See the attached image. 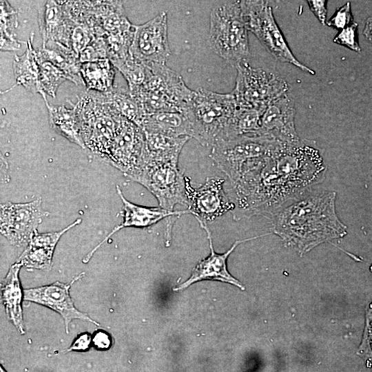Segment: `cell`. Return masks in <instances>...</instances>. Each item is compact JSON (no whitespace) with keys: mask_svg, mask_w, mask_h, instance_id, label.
<instances>
[{"mask_svg":"<svg viewBox=\"0 0 372 372\" xmlns=\"http://www.w3.org/2000/svg\"><path fill=\"white\" fill-rule=\"evenodd\" d=\"M282 143L232 185L234 219L254 216L269 219L323 181L322 166L310 147Z\"/></svg>","mask_w":372,"mask_h":372,"instance_id":"obj_1","label":"cell"},{"mask_svg":"<svg viewBox=\"0 0 372 372\" xmlns=\"http://www.w3.org/2000/svg\"><path fill=\"white\" fill-rule=\"evenodd\" d=\"M336 192L311 189L289 203L269 219L271 229L303 254L316 246L347 234L335 209Z\"/></svg>","mask_w":372,"mask_h":372,"instance_id":"obj_2","label":"cell"},{"mask_svg":"<svg viewBox=\"0 0 372 372\" xmlns=\"http://www.w3.org/2000/svg\"><path fill=\"white\" fill-rule=\"evenodd\" d=\"M238 107L233 94H220L202 87L194 90L185 113L191 121L194 137L201 145L212 147L236 137L234 122Z\"/></svg>","mask_w":372,"mask_h":372,"instance_id":"obj_3","label":"cell"},{"mask_svg":"<svg viewBox=\"0 0 372 372\" xmlns=\"http://www.w3.org/2000/svg\"><path fill=\"white\" fill-rule=\"evenodd\" d=\"M248 29L240 1H225L214 5L210 13L208 41L212 50L235 65L250 54Z\"/></svg>","mask_w":372,"mask_h":372,"instance_id":"obj_4","label":"cell"},{"mask_svg":"<svg viewBox=\"0 0 372 372\" xmlns=\"http://www.w3.org/2000/svg\"><path fill=\"white\" fill-rule=\"evenodd\" d=\"M151 74L143 87L133 95L143 105L146 113L184 112L194 94L177 72L166 64H149Z\"/></svg>","mask_w":372,"mask_h":372,"instance_id":"obj_5","label":"cell"},{"mask_svg":"<svg viewBox=\"0 0 372 372\" xmlns=\"http://www.w3.org/2000/svg\"><path fill=\"white\" fill-rule=\"evenodd\" d=\"M282 143L267 135H242L216 143L209 156L233 185L253 161L271 154Z\"/></svg>","mask_w":372,"mask_h":372,"instance_id":"obj_6","label":"cell"},{"mask_svg":"<svg viewBox=\"0 0 372 372\" xmlns=\"http://www.w3.org/2000/svg\"><path fill=\"white\" fill-rule=\"evenodd\" d=\"M77 98L76 106L85 146L105 160L124 117L96 101L89 92Z\"/></svg>","mask_w":372,"mask_h":372,"instance_id":"obj_7","label":"cell"},{"mask_svg":"<svg viewBox=\"0 0 372 372\" xmlns=\"http://www.w3.org/2000/svg\"><path fill=\"white\" fill-rule=\"evenodd\" d=\"M240 5L248 30L277 60L291 64L311 75L316 74L293 55L267 1H240Z\"/></svg>","mask_w":372,"mask_h":372,"instance_id":"obj_8","label":"cell"},{"mask_svg":"<svg viewBox=\"0 0 372 372\" xmlns=\"http://www.w3.org/2000/svg\"><path fill=\"white\" fill-rule=\"evenodd\" d=\"M129 178L147 189L165 209L173 211L176 205H188V178L178 163L146 162Z\"/></svg>","mask_w":372,"mask_h":372,"instance_id":"obj_9","label":"cell"},{"mask_svg":"<svg viewBox=\"0 0 372 372\" xmlns=\"http://www.w3.org/2000/svg\"><path fill=\"white\" fill-rule=\"evenodd\" d=\"M236 85L231 93L238 105L265 110L273 101L286 94L287 82L261 68L251 67L247 61L235 65Z\"/></svg>","mask_w":372,"mask_h":372,"instance_id":"obj_10","label":"cell"},{"mask_svg":"<svg viewBox=\"0 0 372 372\" xmlns=\"http://www.w3.org/2000/svg\"><path fill=\"white\" fill-rule=\"evenodd\" d=\"M42 200L39 198L25 203L8 202L1 205V233L11 244L24 246L29 244L37 232V227L43 218L49 213L41 206Z\"/></svg>","mask_w":372,"mask_h":372,"instance_id":"obj_11","label":"cell"},{"mask_svg":"<svg viewBox=\"0 0 372 372\" xmlns=\"http://www.w3.org/2000/svg\"><path fill=\"white\" fill-rule=\"evenodd\" d=\"M134 30L130 54L147 64H165L171 54L167 13L161 12Z\"/></svg>","mask_w":372,"mask_h":372,"instance_id":"obj_12","label":"cell"},{"mask_svg":"<svg viewBox=\"0 0 372 372\" xmlns=\"http://www.w3.org/2000/svg\"><path fill=\"white\" fill-rule=\"evenodd\" d=\"M225 179L219 176L206 178L205 183L197 187L190 185L187 179L186 194L187 209L198 223L207 224L228 211L235 209V205L224 190Z\"/></svg>","mask_w":372,"mask_h":372,"instance_id":"obj_13","label":"cell"},{"mask_svg":"<svg viewBox=\"0 0 372 372\" xmlns=\"http://www.w3.org/2000/svg\"><path fill=\"white\" fill-rule=\"evenodd\" d=\"M144 148L143 130L124 118L105 161L129 177L140 167Z\"/></svg>","mask_w":372,"mask_h":372,"instance_id":"obj_14","label":"cell"},{"mask_svg":"<svg viewBox=\"0 0 372 372\" xmlns=\"http://www.w3.org/2000/svg\"><path fill=\"white\" fill-rule=\"evenodd\" d=\"M116 192L123 204V222L115 227L103 241L84 257L83 262H88L95 251L112 235L125 227H148L163 219H166L165 238L169 242L171 240L172 230L176 220L183 214H189L188 209L172 211L161 207H149L138 205L127 200L118 185H116Z\"/></svg>","mask_w":372,"mask_h":372,"instance_id":"obj_15","label":"cell"},{"mask_svg":"<svg viewBox=\"0 0 372 372\" xmlns=\"http://www.w3.org/2000/svg\"><path fill=\"white\" fill-rule=\"evenodd\" d=\"M296 107L287 92L271 103L260 118V134L270 136L289 144L300 141L295 127Z\"/></svg>","mask_w":372,"mask_h":372,"instance_id":"obj_16","label":"cell"},{"mask_svg":"<svg viewBox=\"0 0 372 372\" xmlns=\"http://www.w3.org/2000/svg\"><path fill=\"white\" fill-rule=\"evenodd\" d=\"M198 223L200 227L203 229L207 234L209 240L210 254L206 258L200 260L193 269L191 276L185 282L179 285L176 288H174V290L181 291L187 288L194 282L205 280L225 282L234 285L241 289H245L242 285L228 271L227 266L228 256L240 243L268 235L270 233L245 240H237L228 251L220 254L216 253L214 249L211 232L207 227V224L203 223Z\"/></svg>","mask_w":372,"mask_h":372,"instance_id":"obj_17","label":"cell"},{"mask_svg":"<svg viewBox=\"0 0 372 372\" xmlns=\"http://www.w3.org/2000/svg\"><path fill=\"white\" fill-rule=\"evenodd\" d=\"M38 19L43 40L42 48L48 44H56L71 50L72 20L67 1H45L39 9Z\"/></svg>","mask_w":372,"mask_h":372,"instance_id":"obj_18","label":"cell"},{"mask_svg":"<svg viewBox=\"0 0 372 372\" xmlns=\"http://www.w3.org/2000/svg\"><path fill=\"white\" fill-rule=\"evenodd\" d=\"M70 284L56 282L50 285L25 289L24 300L48 307L58 312L64 319L65 331L73 319H80L99 325L86 313L79 311L70 296Z\"/></svg>","mask_w":372,"mask_h":372,"instance_id":"obj_19","label":"cell"},{"mask_svg":"<svg viewBox=\"0 0 372 372\" xmlns=\"http://www.w3.org/2000/svg\"><path fill=\"white\" fill-rule=\"evenodd\" d=\"M96 24L106 37L134 32V25L128 20L121 1H87Z\"/></svg>","mask_w":372,"mask_h":372,"instance_id":"obj_20","label":"cell"},{"mask_svg":"<svg viewBox=\"0 0 372 372\" xmlns=\"http://www.w3.org/2000/svg\"><path fill=\"white\" fill-rule=\"evenodd\" d=\"M90 93L96 101L142 128L147 114L141 103L130 93L129 90L114 87L107 92Z\"/></svg>","mask_w":372,"mask_h":372,"instance_id":"obj_21","label":"cell"},{"mask_svg":"<svg viewBox=\"0 0 372 372\" xmlns=\"http://www.w3.org/2000/svg\"><path fill=\"white\" fill-rule=\"evenodd\" d=\"M143 132L145 148L141 166L146 162L178 163L183 146L191 138L188 136L172 137L160 133Z\"/></svg>","mask_w":372,"mask_h":372,"instance_id":"obj_22","label":"cell"},{"mask_svg":"<svg viewBox=\"0 0 372 372\" xmlns=\"http://www.w3.org/2000/svg\"><path fill=\"white\" fill-rule=\"evenodd\" d=\"M144 132L160 133L172 137H194L190 120L180 112H161L147 114L142 128Z\"/></svg>","mask_w":372,"mask_h":372,"instance_id":"obj_23","label":"cell"},{"mask_svg":"<svg viewBox=\"0 0 372 372\" xmlns=\"http://www.w3.org/2000/svg\"><path fill=\"white\" fill-rule=\"evenodd\" d=\"M33 35V32L31 33L27 41L25 52L20 56L14 55L13 71L15 83L6 92L12 90L17 85H22L28 91L33 94L39 93V77L40 63L39 61L37 52L32 46Z\"/></svg>","mask_w":372,"mask_h":372,"instance_id":"obj_24","label":"cell"},{"mask_svg":"<svg viewBox=\"0 0 372 372\" xmlns=\"http://www.w3.org/2000/svg\"><path fill=\"white\" fill-rule=\"evenodd\" d=\"M42 97L48 110L49 121L52 128L69 141L82 148H85L81 135L80 122L76 104L74 105L70 101L72 107L68 108L65 105L49 104L45 94Z\"/></svg>","mask_w":372,"mask_h":372,"instance_id":"obj_25","label":"cell"},{"mask_svg":"<svg viewBox=\"0 0 372 372\" xmlns=\"http://www.w3.org/2000/svg\"><path fill=\"white\" fill-rule=\"evenodd\" d=\"M23 265L19 262L12 265L1 282V300L9 320L21 333H24L21 309L22 291L19 272Z\"/></svg>","mask_w":372,"mask_h":372,"instance_id":"obj_26","label":"cell"},{"mask_svg":"<svg viewBox=\"0 0 372 372\" xmlns=\"http://www.w3.org/2000/svg\"><path fill=\"white\" fill-rule=\"evenodd\" d=\"M114 66L108 58L81 63L80 74L87 92H107L113 87Z\"/></svg>","mask_w":372,"mask_h":372,"instance_id":"obj_27","label":"cell"},{"mask_svg":"<svg viewBox=\"0 0 372 372\" xmlns=\"http://www.w3.org/2000/svg\"><path fill=\"white\" fill-rule=\"evenodd\" d=\"M52 47L42 48L37 51L39 61H48L72 76L76 84L83 83L80 74V64L74 52L68 48L56 44H48ZM46 45V46H47ZM45 46V47H46Z\"/></svg>","mask_w":372,"mask_h":372,"instance_id":"obj_28","label":"cell"},{"mask_svg":"<svg viewBox=\"0 0 372 372\" xmlns=\"http://www.w3.org/2000/svg\"><path fill=\"white\" fill-rule=\"evenodd\" d=\"M111 62L125 79L128 90L132 95L139 92L151 74L149 64L135 59L130 54L125 58Z\"/></svg>","mask_w":372,"mask_h":372,"instance_id":"obj_29","label":"cell"},{"mask_svg":"<svg viewBox=\"0 0 372 372\" xmlns=\"http://www.w3.org/2000/svg\"><path fill=\"white\" fill-rule=\"evenodd\" d=\"M0 46L1 51H14L20 48L19 41L12 31L18 26L17 12L6 1H1Z\"/></svg>","mask_w":372,"mask_h":372,"instance_id":"obj_30","label":"cell"},{"mask_svg":"<svg viewBox=\"0 0 372 372\" xmlns=\"http://www.w3.org/2000/svg\"><path fill=\"white\" fill-rule=\"evenodd\" d=\"M65 81L76 82L74 79L48 61L40 62L39 94L55 97L59 85Z\"/></svg>","mask_w":372,"mask_h":372,"instance_id":"obj_31","label":"cell"},{"mask_svg":"<svg viewBox=\"0 0 372 372\" xmlns=\"http://www.w3.org/2000/svg\"><path fill=\"white\" fill-rule=\"evenodd\" d=\"M54 249L29 244L17 262L28 268L49 269L52 265Z\"/></svg>","mask_w":372,"mask_h":372,"instance_id":"obj_32","label":"cell"},{"mask_svg":"<svg viewBox=\"0 0 372 372\" xmlns=\"http://www.w3.org/2000/svg\"><path fill=\"white\" fill-rule=\"evenodd\" d=\"M358 24L353 21L351 24L340 30L333 38V42L347 47L356 52H361L358 41Z\"/></svg>","mask_w":372,"mask_h":372,"instance_id":"obj_33","label":"cell"},{"mask_svg":"<svg viewBox=\"0 0 372 372\" xmlns=\"http://www.w3.org/2000/svg\"><path fill=\"white\" fill-rule=\"evenodd\" d=\"M350 2L338 8L333 16L327 21L326 25L334 29L341 30L353 22Z\"/></svg>","mask_w":372,"mask_h":372,"instance_id":"obj_34","label":"cell"},{"mask_svg":"<svg viewBox=\"0 0 372 372\" xmlns=\"http://www.w3.org/2000/svg\"><path fill=\"white\" fill-rule=\"evenodd\" d=\"M327 0L307 1L309 9L323 25L327 23Z\"/></svg>","mask_w":372,"mask_h":372,"instance_id":"obj_35","label":"cell"},{"mask_svg":"<svg viewBox=\"0 0 372 372\" xmlns=\"http://www.w3.org/2000/svg\"><path fill=\"white\" fill-rule=\"evenodd\" d=\"M93 342L99 349L103 350L109 349L112 343L110 335L101 331L94 335Z\"/></svg>","mask_w":372,"mask_h":372,"instance_id":"obj_36","label":"cell"},{"mask_svg":"<svg viewBox=\"0 0 372 372\" xmlns=\"http://www.w3.org/2000/svg\"><path fill=\"white\" fill-rule=\"evenodd\" d=\"M90 342V335L87 333H83L76 339L68 351L86 350L89 347Z\"/></svg>","mask_w":372,"mask_h":372,"instance_id":"obj_37","label":"cell"},{"mask_svg":"<svg viewBox=\"0 0 372 372\" xmlns=\"http://www.w3.org/2000/svg\"><path fill=\"white\" fill-rule=\"evenodd\" d=\"M370 319V322L368 324L366 342L364 343L363 354L364 353L367 359L372 362V317Z\"/></svg>","mask_w":372,"mask_h":372,"instance_id":"obj_38","label":"cell"},{"mask_svg":"<svg viewBox=\"0 0 372 372\" xmlns=\"http://www.w3.org/2000/svg\"><path fill=\"white\" fill-rule=\"evenodd\" d=\"M363 34L367 40L372 44V16L369 17L366 21Z\"/></svg>","mask_w":372,"mask_h":372,"instance_id":"obj_39","label":"cell"},{"mask_svg":"<svg viewBox=\"0 0 372 372\" xmlns=\"http://www.w3.org/2000/svg\"><path fill=\"white\" fill-rule=\"evenodd\" d=\"M1 372H5L2 368H1Z\"/></svg>","mask_w":372,"mask_h":372,"instance_id":"obj_40","label":"cell"}]
</instances>
